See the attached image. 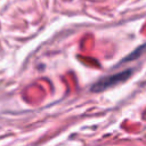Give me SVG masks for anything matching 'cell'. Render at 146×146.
Instances as JSON below:
<instances>
[{
  "label": "cell",
  "mask_w": 146,
  "mask_h": 146,
  "mask_svg": "<svg viewBox=\"0 0 146 146\" xmlns=\"http://www.w3.org/2000/svg\"><path fill=\"white\" fill-rule=\"evenodd\" d=\"M132 74V71L131 70H124V71H121V72H117V73H114L112 75H108V76H104L102 79H99L97 82H95L92 86H91V91L94 92H100V91H105L112 87H115L124 81H127L130 75Z\"/></svg>",
  "instance_id": "obj_1"
},
{
  "label": "cell",
  "mask_w": 146,
  "mask_h": 146,
  "mask_svg": "<svg viewBox=\"0 0 146 146\" xmlns=\"http://www.w3.org/2000/svg\"><path fill=\"white\" fill-rule=\"evenodd\" d=\"M146 47V44H144V46H141V47H139L138 49H136L133 52H131L128 57H125L124 58V60H122V62H129V60H132V59H135L136 57H138L139 55H140V52H143V50H144V48Z\"/></svg>",
  "instance_id": "obj_2"
}]
</instances>
